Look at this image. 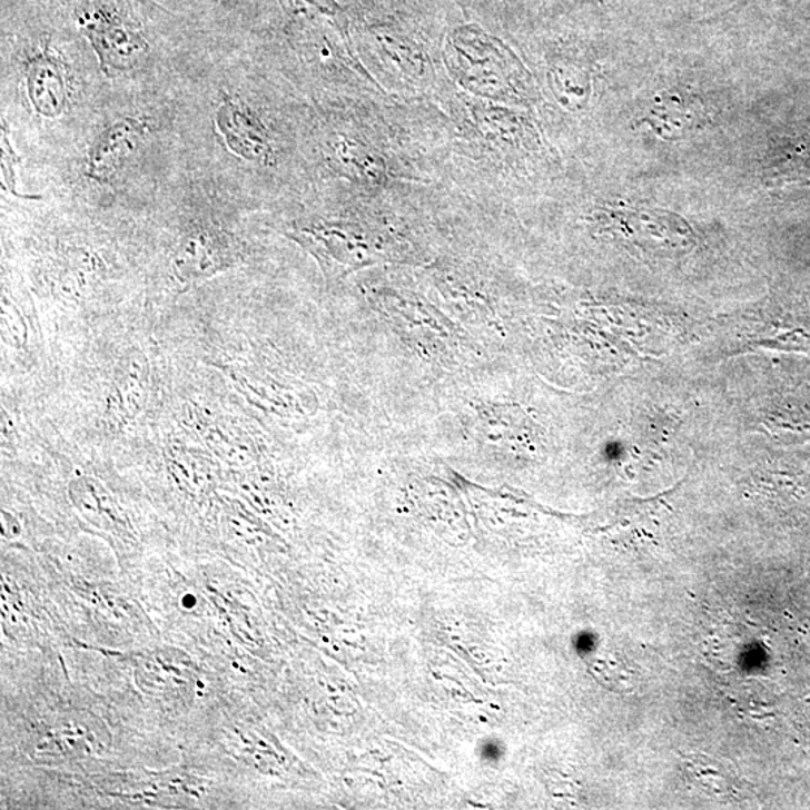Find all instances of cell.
I'll use <instances>...</instances> for the list:
<instances>
[{"mask_svg": "<svg viewBox=\"0 0 810 810\" xmlns=\"http://www.w3.org/2000/svg\"><path fill=\"white\" fill-rule=\"evenodd\" d=\"M218 127L233 152L251 161L269 159L270 145L265 128L251 113L233 105L218 111Z\"/></svg>", "mask_w": 810, "mask_h": 810, "instance_id": "cell-6", "label": "cell"}, {"mask_svg": "<svg viewBox=\"0 0 810 810\" xmlns=\"http://www.w3.org/2000/svg\"><path fill=\"white\" fill-rule=\"evenodd\" d=\"M146 134L148 127L134 119H124L107 128L90 149L89 178L97 182H109L124 162L140 148Z\"/></svg>", "mask_w": 810, "mask_h": 810, "instance_id": "cell-3", "label": "cell"}, {"mask_svg": "<svg viewBox=\"0 0 810 810\" xmlns=\"http://www.w3.org/2000/svg\"><path fill=\"white\" fill-rule=\"evenodd\" d=\"M145 382V360L141 359V356L132 357L120 373L113 392H111L113 394L111 395V413L116 419L125 422L139 415L144 408Z\"/></svg>", "mask_w": 810, "mask_h": 810, "instance_id": "cell-7", "label": "cell"}, {"mask_svg": "<svg viewBox=\"0 0 810 810\" xmlns=\"http://www.w3.org/2000/svg\"><path fill=\"white\" fill-rule=\"evenodd\" d=\"M297 243L305 245L322 263L325 273H338L346 267L366 265V248L350 233L334 226H317L296 233Z\"/></svg>", "mask_w": 810, "mask_h": 810, "instance_id": "cell-4", "label": "cell"}, {"mask_svg": "<svg viewBox=\"0 0 810 810\" xmlns=\"http://www.w3.org/2000/svg\"><path fill=\"white\" fill-rule=\"evenodd\" d=\"M30 102L46 118L62 115L68 101L67 75L58 56L45 51L33 56L26 68Z\"/></svg>", "mask_w": 810, "mask_h": 810, "instance_id": "cell-5", "label": "cell"}, {"mask_svg": "<svg viewBox=\"0 0 810 810\" xmlns=\"http://www.w3.org/2000/svg\"><path fill=\"white\" fill-rule=\"evenodd\" d=\"M79 28L88 38L106 71H128L139 67L149 46L136 24L105 7L85 8Z\"/></svg>", "mask_w": 810, "mask_h": 810, "instance_id": "cell-1", "label": "cell"}, {"mask_svg": "<svg viewBox=\"0 0 810 810\" xmlns=\"http://www.w3.org/2000/svg\"><path fill=\"white\" fill-rule=\"evenodd\" d=\"M231 245L219 233L197 230L185 236L176 249L171 270L184 286H192L223 273L235 263Z\"/></svg>", "mask_w": 810, "mask_h": 810, "instance_id": "cell-2", "label": "cell"}, {"mask_svg": "<svg viewBox=\"0 0 810 810\" xmlns=\"http://www.w3.org/2000/svg\"><path fill=\"white\" fill-rule=\"evenodd\" d=\"M7 129L3 127V134H2V180H3V187L8 188V191L11 194H14V196H19V191L16 189V166L17 161H19V158H17V155L14 154V150H12L10 140H8V136L6 134Z\"/></svg>", "mask_w": 810, "mask_h": 810, "instance_id": "cell-8", "label": "cell"}, {"mask_svg": "<svg viewBox=\"0 0 810 810\" xmlns=\"http://www.w3.org/2000/svg\"><path fill=\"white\" fill-rule=\"evenodd\" d=\"M3 327H7L8 339L11 343L23 344L26 339V325L23 318L20 317L19 313L14 312V308H3Z\"/></svg>", "mask_w": 810, "mask_h": 810, "instance_id": "cell-9", "label": "cell"}]
</instances>
